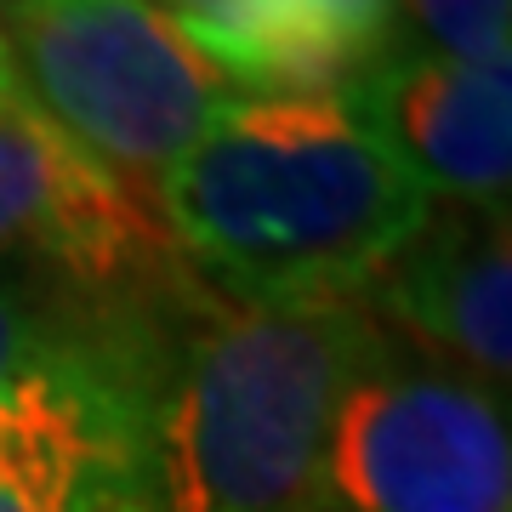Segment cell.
Masks as SVG:
<instances>
[{
  "instance_id": "6da1fadb",
  "label": "cell",
  "mask_w": 512,
  "mask_h": 512,
  "mask_svg": "<svg viewBox=\"0 0 512 512\" xmlns=\"http://www.w3.org/2000/svg\"><path fill=\"white\" fill-rule=\"evenodd\" d=\"M154 205L234 308L365 302L433 217V194L342 97H234Z\"/></svg>"
},
{
  "instance_id": "7a4b0ae2",
  "label": "cell",
  "mask_w": 512,
  "mask_h": 512,
  "mask_svg": "<svg viewBox=\"0 0 512 512\" xmlns=\"http://www.w3.org/2000/svg\"><path fill=\"white\" fill-rule=\"evenodd\" d=\"M387 342L370 302L188 313L154 416V512H330L336 404Z\"/></svg>"
},
{
  "instance_id": "3957f363",
  "label": "cell",
  "mask_w": 512,
  "mask_h": 512,
  "mask_svg": "<svg viewBox=\"0 0 512 512\" xmlns=\"http://www.w3.org/2000/svg\"><path fill=\"white\" fill-rule=\"evenodd\" d=\"M6 29L29 103L143 200L239 97L217 57L148 0H12Z\"/></svg>"
},
{
  "instance_id": "277c9868",
  "label": "cell",
  "mask_w": 512,
  "mask_h": 512,
  "mask_svg": "<svg viewBox=\"0 0 512 512\" xmlns=\"http://www.w3.org/2000/svg\"><path fill=\"white\" fill-rule=\"evenodd\" d=\"M114 302L103 325L0 399V512H154V416L188 313Z\"/></svg>"
},
{
  "instance_id": "5b68a950",
  "label": "cell",
  "mask_w": 512,
  "mask_h": 512,
  "mask_svg": "<svg viewBox=\"0 0 512 512\" xmlns=\"http://www.w3.org/2000/svg\"><path fill=\"white\" fill-rule=\"evenodd\" d=\"M325 490L348 512H507V416L478 382L387 336L336 404Z\"/></svg>"
},
{
  "instance_id": "8992f818",
  "label": "cell",
  "mask_w": 512,
  "mask_h": 512,
  "mask_svg": "<svg viewBox=\"0 0 512 512\" xmlns=\"http://www.w3.org/2000/svg\"><path fill=\"white\" fill-rule=\"evenodd\" d=\"M0 256H35L109 302H177L205 285L160 205L80 154L23 86L0 92Z\"/></svg>"
},
{
  "instance_id": "52a82bcc",
  "label": "cell",
  "mask_w": 512,
  "mask_h": 512,
  "mask_svg": "<svg viewBox=\"0 0 512 512\" xmlns=\"http://www.w3.org/2000/svg\"><path fill=\"white\" fill-rule=\"evenodd\" d=\"M342 103L365 114L427 194L450 205H501L512 177V74L444 52H387Z\"/></svg>"
},
{
  "instance_id": "ba28073f",
  "label": "cell",
  "mask_w": 512,
  "mask_h": 512,
  "mask_svg": "<svg viewBox=\"0 0 512 512\" xmlns=\"http://www.w3.org/2000/svg\"><path fill=\"white\" fill-rule=\"evenodd\" d=\"M370 313L427 353H450L478 376H507L512 365V256L501 205H450L444 222H421V234L393 256L376 285Z\"/></svg>"
},
{
  "instance_id": "9c48e42d",
  "label": "cell",
  "mask_w": 512,
  "mask_h": 512,
  "mask_svg": "<svg viewBox=\"0 0 512 512\" xmlns=\"http://www.w3.org/2000/svg\"><path fill=\"white\" fill-rule=\"evenodd\" d=\"M399 0H239L200 46L239 92L336 97L393 52Z\"/></svg>"
},
{
  "instance_id": "30bf717a",
  "label": "cell",
  "mask_w": 512,
  "mask_h": 512,
  "mask_svg": "<svg viewBox=\"0 0 512 512\" xmlns=\"http://www.w3.org/2000/svg\"><path fill=\"white\" fill-rule=\"evenodd\" d=\"M109 308V296H86L80 285L57 279L52 268L0 274V399L52 359H63L69 348H80Z\"/></svg>"
},
{
  "instance_id": "8fae6325",
  "label": "cell",
  "mask_w": 512,
  "mask_h": 512,
  "mask_svg": "<svg viewBox=\"0 0 512 512\" xmlns=\"http://www.w3.org/2000/svg\"><path fill=\"white\" fill-rule=\"evenodd\" d=\"M421 29L439 40L444 57L461 63H507V0H410Z\"/></svg>"
},
{
  "instance_id": "7c38bea8",
  "label": "cell",
  "mask_w": 512,
  "mask_h": 512,
  "mask_svg": "<svg viewBox=\"0 0 512 512\" xmlns=\"http://www.w3.org/2000/svg\"><path fill=\"white\" fill-rule=\"evenodd\" d=\"M148 6H154V12H165V18H177L194 40H205V35H217L222 23L234 18L239 0H148Z\"/></svg>"
},
{
  "instance_id": "4fadbf2b",
  "label": "cell",
  "mask_w": 512,
  "mask_h": 512,
  "mask_svg": "<svg viewBox=\"0 0 512 512\" xmlns=\"http://www.w3.org/2000/svg\"><path fill=\"white\" fill-rule=\"evenodd\" d=\"M18 86V69H12V52H6V35H0V92Z\"/></svg>"
}]
</instances>
